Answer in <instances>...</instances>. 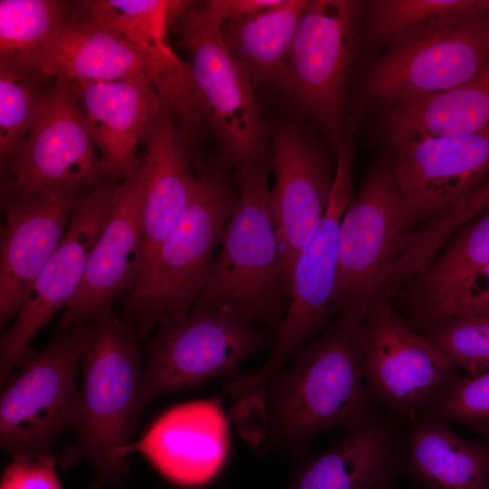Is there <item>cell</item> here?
Returning <instances> with one entry per match:
<instances>
[{"instance_id": "1f68e13d", "label": "cell", "mask_w": 489, "mask_h": 489, "mask_svg": "<svg viewBox=\"0 0 489 489\" xmlns=\"http://www.w3.org/2000/svg\"><path fill=\"white\" fill-rule=\"evenodd\" d=\"M456 369H489V312L450 318L419 331Z\"/></svg>"}, {"instance_id": "5bb4252c", "label": "cell", "mask_w": 489, "mask_h": 489, "mask_svg": "<svg viewBox=\"0 0 489 489\" xmlns=\"http://www.w3.org/2000/svg\"><path fill=\"white\" fill-rule=\"evenodd\" d=\"M8 174L12 177L2 186V206L58 187L94 188L110 178L72 82L57 79L43 92Z\"/></svg>"}, {"instance_id": "f1b7e54d", "label": "cell", "mask_w": 489, "mask_h": 489, "mask_svg": "<svg viewBox=\"0 0 489 489\" xmlns=\"http://www.w3.org/2000/svg\"><path fill=\"white\" fill-rule=\"evenodd\" d=\"M191 1L85 0L72 4V13L111 29L141 47L168 44V27Z\"/></svg>"}, {"instance_id": "836d02e7", "label": "cell", "mask_w": 489, "mask_h": 489, "mask_svg": "<svg viewBox=\"0 0 489 489\" xmlns=\"http://www.w3.org/2000/svg\"><path fill=\"white\" fill-rule=\"evenodd\" d=\"M489 208V177L452 210L425 224L416 234L417 245L426 255L436 254L460 227Z\"/></svg>"}, {"instance_id": "4fadbf2b", "label": "cell", "mask_w": 489, "mask_h": 489, "mask_svg": "<svg viewBox=\"0 0 489 489\" xmlns=\"http://www.w3.org/2000/svg\"><path fill=\"white\" fill-rule=\"evenodd\" d=\"M361 369L369 400L396 420L422 413L457 369L380 294L360 322Z\"/></svg>"}, {"instance_id": "8d00e7d4", "label": "cell", "mask_w": 489, "mask_h": 489, "mask_svg": "<svg viewBox=\"0 0 489 489\" xmlns=\"http://www.w3.org/2000/svg\"><path fill=\"white\" fill-rule=\"evenodd\" d=\"M281 0H210L201 5L205 14L221 24L247 17L279 4Z\"/></svg>"}, {"instance_id": "d6986e66", "label": "cell", "mask_w": 489, "mask_h": 489, "mask_svg": "<svg viewBox=\"0 0 489 489\" xmlns=\"http://www.w3.org/2000/svg\"><path fill=\"white\" fill-rule=\"evenodd\" d=\"M229 450V423L219 401L201 399L167 410L127 453H141L169 481L194 487L218 475Z\"/></svg>"}, {"instance_id": "52a82bcc", "label": "cell", "mask_w": 489, "mask_h": 489, "mask_svg": "<svg viewBox=\"0 0 489 489\" xmlns=\"http://www.w3.org/2000/svg\"><path fill=\"white\" fill-rule=\"evenodd\" d=\"M488 12L436 20L390 40L368 70L361 98L387 108L473 79L489 63Z\"/></svg>"}, {"instance_id": "2e32d148", "label": "cell", "mask_w": 489, "mask_h": 489, "mask_svg": "<svg viewBox=\"0 0 489 489\" xmlns=\"http://www.w3.org/2000/svg\"><path fill=\"white\" fill-rule=\"evenodd\" d=\"M392 149L390 166L414 229L452 210L489 177V127L410 139Z\"/></svg>"}, {"instance_id": "d6a6232c", "label": "cell", "mask_w": 489, "mask_h": 489, "mask_svg": "<svg viewBox=\"0 0 489 489\" xmlns=\"http://www.w3.org/2000/svg\"><path fill=\"white\" fill-rule=\"evenodd\" d=\"M34 78L0 67V159L5 174L30 129L43 92L36 91Z\"/></svg>"}, {"instance_id": "4316f807", "label": "cell", "mask_w": 489, "mask_h": 489, "mask_svg": "<svg viewBox=\"0 0 489 489\" xmlns=\"http://www.w3.org/2000/svg\"><path fill=\"white\" fill-rule=\"evenodd\" d=\"M308 0L273 6L222 24L221 36L254 86H278Z\"/></svg>"}, {"instance_id": "3957f363", "label": "cell", "mask_w": 489, "mask_h": 489, "mask_svg": "<svg viewBox=\"0 0 489 489\" xmlns=\"http://www.w3.org/2000/svg\"><path fill=\"white\" fill-rule=\"evenodd\" d=\"M219 159L203 169L181 216L128 293L127 321L139 339L186 316L204 290L238 194Z\"/></svg>"}, {"instance_id": "7c38bea8", "label": "cell", "mask_w": 489, "mask_h": 489, "mask_svg": "<svg viewBox=\"0 0 489 489\" xmlns=\"http://www.w3.org/2000/svg\"><path fill=\"white\" fill-rule=\"evenodd\" d=\"M173 22L189 53L208 126L219 146V160L237 169L269 157L268 129L255 86L225 45L221 24L193 2Z\"/></svg>"}, {"instance_id": "5b68a950", "label": "cell", "mask_w": 489, "mask_h": 489, "mask_svg": "<svg viewBox=\"0 0 489 489\" xmlns=\"http://www.w3.org/2000/svg\"><path fill=\"white\" fill-rule=\"evenodd\" d=\"M143 344L147 357L138 398L140 417L154 398L194 388L216 377L235 379L246 359L273 350L276 336L228 309H192L157 326Z\"/></svg>"}, {"instance_id": "f35d334b", "label": "cell", "mask_w": 489, "mask_h": 489, "mask_svg": "<svg viewBox=\"0 0 489 489\" xmlns=\"http://www.w3.org/2000/svg\"><path fill=\"white\" fill-rule=\"evenodd\" d=\"M488 19H489V12H488Z\"/></svg>"}, {"instance_id": "4dcf8cb0", "label": "cell", "mask_w": 489, "mask_h": 489, "mask_svg": "<svg viewBox=\"0 0 489 489\" xmlns=\"http://www.w3.org/2000/svg\"><path fill=\"white\" fill-rule=\"evenodd\" d=\"M422 413L462 424L489 441V369L466 375L455 373Z\"/></svg>"}, {"instance_id": "83f0119b", "label": "cell", "mask_w": 489, "mask_h": 489, "mask_svg": "<svg viewBox=\"0 0 489 489\" xmlns=\"http://www.w3.org/2000/svg\"><path fill=\"white\" fill-rule=\"evenodd\" d=\"M71 12V2L1 0L0 67L28 75L33 58Z\"/></svg>"}, {"instance_id": "8992f818", "label": "cell", "mask_w": 489, "mask_h": 489, "mask_svg": "<svg viewBox=\"0 0 489 489\" xmlns=\"http://www.w3.org/2000/svg\"><path fill=\"white\" fill-rule=\"evenodd\" d=\"M27 74L72 83L149 78L175 113L190 108L197 88L190 63L167 44L141 47L72 13L31 61Z\"/></svg>"}, {"instance_id": "ffe728a7", "label": "cell", "mask_w": 489, "mask_h": 489, "mask_svg": "<svg viewBox=\"0 0 489 489\" xmlns=\"http://www.w3.org/2000/svg\"><path fill=\"white\" fill-rule=\"evenodd\" d=\"M323 452L297 466L287 489H393L406 441L398 420L378 406Z\"/></svg>"}, {"instance_id": "44dd1931", "label": "cell", "mask_w": 489, "mask_h": 489, "mask_svg": "<svg viewBox=\"0 0 489 489\" xmlns=\"http://www.w3.org/2000/svg\"><path fill=\"white\" fill-rule=\"evenodd\" d=\"M143 265L136 173L121 182L101 235L89 255L82 283L66 303L62 322H91L112 313V302L129 293Z\"/></svg>"}, {"instance_id": "d4e9b609", "label": "cell", "mask_w": 489, "mask_h": 489, "mask_svg": "<svg viewBox=\"0 0 489 489\" xmlns=\"http://www.w3.org/2000/svg\"><path fill=\"white\" fill-rule=\"evenodd\" d=\"M403 474L427 489H489V441L458 436L423 413L405 422Z\"/></svg>"}, {"instance_id": "ac0fdd59", "label": "cell", "mask_w": 489, "mask_h": 489, "mask_svg": "<svg viewBox=\"0 0 489 489\" xmlns=\"http://www.w3.org/2000/svg\"><path fill=\"white\" fill-rule=\"evenodd\" d=\"M92 188L64 187L2 206L0 325L16 315L24 296L69 226L74 206Z\"/></svg>"}, {"instance_id": "e575fe53", "label": "cell", "mask_w": 489, "mask_h": 489, "mask_svg": "<svg viewBox=\"0 0 489 489\" xmlns=\"http://www.w3.org/2000/svg\"><path fill=\"white\" fill-rule=\"evenodd\" d=\"M53 455L34 458H13L5 469L0 489H62Z\"/></svg>"}, {"instance_id": "9a60e30c", "label": "cell", "mask_w": 489, "mask_h": 489, "mask_svg": "<svg viewBox=\"0 0 489 489\" xmlns=\"http://www.w3.org/2000/svg\"><path fill=\"white\" fill-rule=\"evenodd\" d=\"M120 184L110 177L84 194L74 206L63 238L27 291L12 326L1 336V384L24 360L36 333L65 307L78 290Z\"/></svg>"}, {"instance_id": "ba28073f", "label": "cell", "mask_w": 489, "mask_h": 489, "mask_svg": "<svg viewBox=\"0 0 489 489\" xmlns=\"http://www.w3.org/2000/svg\"><path fill=\"white\" fill-rule=\"evenodd\" d=\"M414 229L389 158L377 161L340 221L332 306L361 321L382 293L404 236Z\"/></svg>"}, {"instance_id": "277c9868", "label": "cell", "mask_w": 489, "mask_h": 489, "mask_svg": "<svg viewBox=\"0 0 489 489\" xmlns=\"http://www.w3.org/2000/svg\"><path fill=\"white\" fill-rule=\"evenodd\" d=\"M270 156L236 169L240 193L192 309H228L277 334L290 296L268 196Z\"/></svg>"}, {"instance_id": "74e56055", "label": "cell", "mask_w": 489, "mask_h": 489, "mask_svg": "<svg viewBox=\"0 0 489 489\" xmlns=\"http://www.w3.org/2000/svg\"><path fill=\"white\" fill-rule=\"evenodd\" d=\"M413 489H423L421 486H416Z\"/></svg>"}, {"instance_id": "7a4b0ae2", "label": "cell", "mask_w": 489, "mask_h": 489, "mask_svg": "<svg viewBox=\"0 0 489 489\" xmlns=\"http://www.w3.org/2000/svg\"><path fill=\"white\" fill-rule=\"evenodd\" d=\"M139 340L129 322L111 313L92 321L82 346L77 436L56 463L65 468L89 461L94 470L90 489L116 484L128 472L144 373Z\"/></svg>"}, {"instance_id": "30bf717a", "label": "cell", "mask_w": 489, "mask_h": 489, "mask_svg": "<svg viewBox=\"0 0 489 489\" xmlns=\"http://www.w3.org/2000/svg\"><path fill=\"white\" fill-rule=\"evenodd\" d=\"M91 323L61 321L48 346L6 380L0 400V445L13 458L52 455L59 435L75 428L78 362Z\"/></svg>"}, {"instance_id": "e0dca14e", "label": "cell", "mask_w": 489, "mask_h": 489, "mask_svg": "<svg viewBox=\"0 0 489 489\" xmlns=\"http://www.w3.org/2000/svg\"><path fill=\"white\" fill-rule=\"evenodd\" d=\"M270 159L275 183L268 206L291 297L296 259L326 212L334 175L321 147L295 125L275 129Z\"/></svg>"}, {"instance_id": "8fae6325", "label": "cell", "mask_w": 489, "mask_h": 489, "mask_svg": "<svg viewBox=\"0 0 489 489\" xmlns=\"http://www.w3.org/2000/svg\"><path fill=\"white\" fill-rule=\"evenodd\" d=\"M364 6L352 0L310 1L277 86L335 146L344 138L347 86Z\"/></svg>"}, {"instance_id": "cb8c5ba5", "label": "cell", "mask_w": 489, "mask_h": 489, "mask_svg": "<svg viewBox=\"0 0 489 489\" xmlns=\"http://www.w3.org/2000/svg\"><path fill=\"white\" fill-rule=\"evenodd\" d=\"M489 263V208L456 230L401 292L405 319L419 331L447 319L470 279Z\"/></svg>"}, {"instance_id": "603a6c76", "label": "cell", "mask_w": 489, "mask_h": 489, "mask_svg": "<svg viewBox=\"0 0 489 489\" xmlns=\"http://www.w3.org/2000/svg\"><path fill=\"white\" fill-rule=\"evenodd\" d=\"M143 141L145 156L136 171L143 242L140 276L184 212L197 180L191 169L194 152L167 109Z\"/></svg>"}, {"instance_id": "484cf974", "label": "cell", "mask_w": 489, "mask_h": 489, "mask_svg": "<svg viewBox=\"0 0 489 489\" xmlns=\"http://www.w3.org/2000/svg\"><path fill=\"white\" fill-rule=\"evenodd\" d=\"M383 127L390 143L467 135L489 127V63L473 79L443 92L386 108Z\"/></svg>"}, {"instance_id": "f546056e", "label": "cell", "mask_w": 489, "mask_h": 489, "mask_svg": "<svg viewBox=\"0 0 489 489\" xmlns=\"http://www.w3.org/2000/svg\"><path fill=\"white\" fill-rule=\"evenodd\" d=\"M365 6L369 39L380 44L436 20L484 14L489 0H373Z\"/></svg>"}, {"instance_id": "7402d4cb", "label": "cell", "mask_w": 489, "mask_h": 489, "mask_svg": "<svg viewBox=\"0 0 489 489\" xmlns=\"http://www.w3.org/2000/svg\"><path fill=\"white\" fill-rule=\"evenodd\" d=\"M100 153L104 172L120 183L138 170L137 150L166 109L152 82L135 77L72 83Z\"/></svg>"}, {"instance_id": "9c48e42d", "label": "cell", "mask_w": 489, "mask_h": 489, "mask_svg": "<svg viewBox=\"0 0 489 489\" xmlns=\"http://www.w3.org/2000/svg\"><path fill=\"white\" fill-rule=\"evenodd\" d=\"M337 163L326 212L300 252L293 269L286 313L267 361L235 382L239 394L264 393L271 378L304 343L335 321L332 292L336 277L342 215L354 197L355 146L350 133L336 144Z\"/></svg>"}, {"instance_id": "6da1fadb", "label": "cell", "mask_w": 489, "mask_h": 489, "mask_svg": "<svg viewBox=\"0 0 489 489\" xmlns=\"http://www.w3.org/2000/svg\"><path fill=\"white\" fill-rule=\"evenodd\" d=\"M360 322L338 316L271 378L264 398L263 452L302 455L317 435L347 430L377 407L361 369Z\"/></svg>"}, {"instance_id": "d590c367", "label": "cell", "mask_w": 489, "mask_h": 489, "mask_svg": "<svg viewBox=\"0 0 489 489\" xmlns=\"http://www.w3.org/2000/svg\"><path fill=\"white\" fill-rule=\"evenodd\" d=\"M488 312L489 263L464 286L456 297L447 319Z\"/></svg>"}]
</instances>
